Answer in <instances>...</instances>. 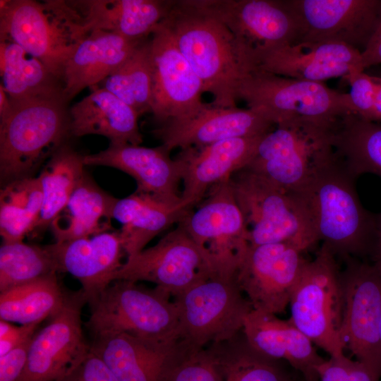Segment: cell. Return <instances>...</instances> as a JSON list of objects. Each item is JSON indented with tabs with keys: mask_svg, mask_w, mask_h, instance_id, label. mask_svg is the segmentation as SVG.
<instances>
[{
	"mask_svg": "<svg viewBox=\"0 0 381 381\" xmlns=\"http://www.w3.org/2000/svg\"><path fill=\"white\" fill-rule=\"evenodd\" d=\"M145 40L130 39L99 30L90 31L63 69L61 83L67 102L83 89L97 87L121 66Z\"/></svg>",
	"mask_w": 381,
	"mask_h": 381,
	"instance_id": "d4e9b609",
	"label": "cell"
},
{
	"mask_svg": "<svg viewBox=\"0 0 381 381\" xmlns=\"http://www.w3.org/2000/svg\"><path fill=\"white\" fill-rule=\"evenodd\" d=\"M11 108V100L1 85H0V118L5 116L9 112Z\"/></svg>",
	"mask_w": 381,
	"mask_h": 381,
	"instance_id": "c3c4849f",
	"label": "cell"
},
{
	"mask_svg": "<svg viewBox=\"0 0 381 381\" xmlns=\"http://www.w3.org/2000/svg\"><path fill=\"white\" fill-rule=\"evenodd\" d=\"M56 381H119L101 358L91 350Z\"/></svg>",
	"mask_w": 381,
	"mask_h": 381,
	"instance_id": "60d3db41",
	"label": "cell"
},
{
	"mask_svg": "<svg viewBox=\"0 0 381 381\" xmlns=\"http://www.w3.org/2000/svg\"><path fill=\"white\" fill-rule=\"evenodd\" d=\"M86 303L81 289L67 292L61 310L34 335L18 381H56L88 353L81 320Z\"/></svg>",
	"mask_w": 381,
	"mask_h": 381,
	"instance_id": "2e32d148",
	"label": "cell"
},
{
	"mask_svg": "<svg viewBox=\"0 0 381 381\" xmlns=\"http://www.w3.org/2000/svg\"><path fill=\"white\" fill-rule=\"evenodd\" d=\"M0 73L1 85L11 101L64 97L61 80L40 60L13 42L0 41Z\"/></svg>",
	"mask_w": 381,
	"mask_h": 381,
	"instance_id": "4dcf8cb0",
	"label": "cell"
},
{
	"mask_svg": "<svg viewBox=\"0 0 381 381\" xmlns=\"http://www.w3.org/2000/svg\"><path fill=\"white\" fill-rule=\"evenodd\" d=\"M264 135L231 138L184 150L179 157L183 164L182 200L191 207L196 206L214 186L246 167Z\"/></svg>",
	"mask_w": 381,
	"mask_h": 381,
	"instance_id": "cb8c5ba5",
	"label": "cell"
},
{
	"mask_svg": "<svg viewBox=\"0 0 381 381\" xmlns=\"http://www.w3.org/2000/svg\"><path fill=\"white\" fill-rule=\"evenodd\" d=\"M300 43L337 42L361 52L381 30V0H290Z\"/></svg>",
	"mask_w": 381,
	"mask_h": 381,
	"instance_id": "e0dca14e",
	"label": "cell"
},
{
	"mask_svg": "<svg viewBox=\"0 0 381 381\" xmlns=\"http://www.w3.org/2000/svg\"><path fill=\"white\" fill-rule=\"evenodd\" d=\"M335 255L325 246L307 260L292 291L291 322L330 357L344 355V291Z\"/></svg>",
	"mask_w": 381,
	"mask_h": 381,
	"instance_id": "ba28073f",
	"label": "cell"
},
{
	"mask_svg": "<svg viewBox=\"0 0 381 381\" xmlns=\"http://www.w3.org/2000/svg\"><path fill=\"white\" fill-rule=\"evenodd\" d=\"M67 292L56 274L0 292V319L20 325L39 323L56 314Z\"/></svg>",
	"mask_w": 381,
	"mask_h": 381,
	"instance_id": "e575fe53",
	"label": "cell"
},
{
	"mask_svg": "<svg viewBox=\"0 0 381 381\" xmlns=\"http://www.w3.org/2000/svg\"><path fill=\"white\" fill-rule=\"evenodd\" d=\"M355 180L337 156L301 194L319 241L343 260L370 256L375 236V214L362 205Z\"/></svg>",
	"mask_w": 381,
	"mask_h": 381,
	"instance_id": "3957f363",
	"label": "cell"
},
{
	"mask_svg": "<svg viewBox=\"0 0 381 381\" xmlns=\"http://www.w3.org/2000/svg\"><path fill=\"white\" fill-rule=\"evenodd\" d=\"M168 381H222L214 359L205 347L190 354L174 370Z\"/></svg>",
	"mask_w": 381,
	"mask_h": 381,
	"instance_id": "f35d334b",
	"label": "cell"
},
{
	"mask_svg": "<svg viewBox=\"0 0 381 381\" xmlns=\"http://www.w3.org/2000/svg\"><path fill=\"white\" fill-rule=\"evenodd\" d=\"M88 32L73 1H0V41L19 45L61 82L65 64Z\"/></svg>",
	"mask_w": 381,
	"mask_h": 381,
	"instance_id": "5b68a950",
	"label": "cell"
},
{
	"mask_svg": "<svg viewBox=\"0 0 381 381\" xmlns=\"http://www.w3.org/2000/svg\"><path fill=\"white\" fill-rule=\"evenodd\" d=\"M56 273V265L47 246L23 241L3 242L1 246L0 292Z\"/></svg>",
	"mask_w": 381,
	"mask_h": 381,
	"instance_id": "74e56055",
	"label": "cell"
},
{
	"mask_svg": "<svg viewBox=\"0 0 381 381\" xmlns=\"http://www.w3.org/2000/svg\"><path fill=\"white\" fill-rule=\"evenodd\" d=\"M85 166H105L117 169L133 177L136 192L152 195L170 204L181 198L183 164L172 159L162 145L146 147L125 143H109L107 148L83 156Z\"/></svg>",
	"mask_w": 381,
	"mask_h": 381,
	"instance_id": "7402d4cb",
	"label": "cell"
},
{
	"mask_svg": "<svg viewBox=\"0 0 381 381\" xmlns=\"http://www.w3.org/2000/svg\"><path fill=\"white\" fill-rule=\"evenodd\" d=\"M181 339L194 350L229 340L253 310L236 273L215 272L173 297Z\"/></svg>",
	"mask_w": 381,
	"mask_h": 381,
	"instance_id": "9c48e42d",
	"label": "cell"
},
{
	"mask_svg": "<svg viewBox=\"0 0 381 381\" xmlns=\"http://www.w3.org/2000/svg\"><path fill=\"white\" fill-rule=\"evenodd\" d=\"M236 97L248 108L264 113L275 125L291 118L331 120L355 113L348 93L323 83L256 69L239 83Z\"/></svg>",
	"mask_w": 381,
	"mask_h": 381,
	"instance_id": "30bf717a",
	"label": "cell"
},
{
	"mask_svg": "<svg viewBox=\"0 0 381 381\" xmlns=\"http://www.w3.org/2000/svg\"><path fill=\"white\" fill-rule=\"evenodd\" d=\"M347 79L351 86L348 95L355 114L370 121L374 105L375 76L358 72L350 75Z\"/></svg>",
	"mask_w": 381,
	"mask_h": 381,
	"instance_id": "ab89813d",
	"label": "cell"
},
{
	"mask_svg": "<svg viewBox=\"0 0 381 381\" xmlns=\"http://www.w3.org/2000/svg\"><path fill=\"white\" fill-rule=\"evenodd\" d=\"M32 338L0 356V381L18 380L25 367Z\"/></svg>",
	"mask_w": 381,
	"mask_h": 381,
	"instance_id": "7bdbcfd3",
	"label": "cell"
},
{
	"mask_svg": "<svg viewBox=\"0 0 381 381\" xmlns=\"http://www.w3.org/2000/svg\"><path fill=\"white\" fill-rule=\"evenodd\" d=\"M0 118V180L2 186L33 177L71 136L63 95L11 101Z\"/></svg>",
	"mask_w": 381,
	"mask_h": 381,
	"instance_id": "277c9868",
	"label": "cell"
},
{
	"mask_svg": "<svg viewBox=\"0 0 381 381\" xmlns=\"http://www.w3.org/2000/svg\"><path fill=\"white\" fill-rule=\"evenodd\" d=\"M370 257L372 264L381 274V212L375 214V231Z\"/></svg>",
	"mask_w": 381,
	"mask_h": 381,
	"instance_id": "bcb514c9",
	"label": "cell"
},
{
	"mask_svg": "<svg viewBox=\"0 0 381 381\" xmlns=\"http://www.w3.org/2000/svg\"><path fill=\"white\" fill-rule=\"evenodd\" d=\"M380 348H381V320L380 323Z\"/></svg>",
	"mask_w": 381,
	"mask_h": 381,
	"instance_id": "681fc988",
	"label": "cell"
},
{
	"mask_svg": "<svg viewBox=\"0 0 381 381\" xmlns=\"http://www.w3.org/2000/svg\"><path fill=\"white\" fill-rule=\"evenodd\" d=\"M85 166L83 156L66 143L44 164L37 176L42 191V207L31 236H38L50 227L83 179Z\"/></svg>",
	"mask_w": 381,
	"mask_h": 381,
	"instance_id": "1f68e13d",
	"label": "cell"
},
{
	"mask_svg": "<svg viewBox=\"0 0 381 381\" xmlns=\"http://www.w3.org/2000/svg\"><path fill=\"white\" fill-rule=\"evenodd\" d=\"M117 198L102 190L86 172L50 229L55 242L89 237L111 229Z\"/></svg>",
	"mask_w": 381,
	"mask_h": 381,
	"instance_id": "f546056e",
	"label": "cell"
},
{
	"mask_svg": "<svg viewBox=\"0 0 381 381\" xmlns=\"http://www.w3.org/2000/svg\"><path fill=\"white\" fill-rule=\"evenodd\" d=\"M213 272L203 252L179 223L155 245L128 256L115 280L149 282L173 298Z\"/></svg>",
	"mask_w": 381,
	"mask_h": 381,
	"instance_id": "4fadbf2b",
	"label": "cell"
},
{
	"mask_svg": "<svg viewBox=\"0 0 381 381\" xmlns=\"http://www.w3.org/2000/svg\"><path fill=\"white\" fill-rule=\"evenodd\" d=\"M304 253L289 243L248 246L236 277L253 310L275 315L285 311L308 260Z\"/></svg>",
	"mask_w": 381,
	"mask_h": 381,
	"instance_id": "5bb4252c",
	"label": "cell"
},
{
	"mask_svg": "<svg viewBox=\"0 0 381 381\" xmlns=\"http://www.w3.org/2000/svg\"><path fill=\"white\" fill-rule=\"evenodd\" d=\"M90 350L119 381H168L194 350L183 340L160 343L120 334L93 338Z\"/></svg>",
	"mask_w": 381,
	"mask_h": 381,
	"instance_id": "44dd1931",
	"label": "cell"
},
{
	"mask_svg": "<svg viewBox=\"0 0 381 381\" xmlns=\"http://www.w3.org/2000/svg\"><path fill=\"white\" fill-rule=\"evenodd\" d=\"M139 116L151 112L153 90V62L150 36L132 55L101 83Z\"/></svg>",
	"mask_w": 381,
	"mask_h": 381,
	"instance_id": "8d00e7d4",
	"label": "cell"
},
{
	"mask_svg": "<svg viewBox=\"0 0 381 381\" xmlns=\"http://www.w3.org/2000/svg\"><path fill=\"white\" fill-rule=\"evenodd\" d=\"M42 191L38 177L11 181L0 191V234L4 243L23 241L40 217Z\"/></svg>",
	"mask_w": 381,
	"mask_h": 381,
	"instance_id": "d590c367",
	"label": "cell"
},
{
	"mask_svg": "<svg viewBox=\"0 0 381 381\" xmlns=\"http://www.w3.org/2000/svg\"><path fill=\"white\" fill-rule=\"evenodd\" d=\"M361 59L364 69L381 64V30L367 48L361 52Z\"/></svg>",
	"mask_w": 381,
	"mask_h": 381,
	"instance_id": "f6af8a7d",
	"label": "cell"
},
{
	"mask_svg": "<svg viewBox=\"0 0 381 381\" xmlns=\"http://www.w3.org/2000/svg\"><path fill=\"white\" fill-rule=\"evenodd\" d=\"M339 118L297 117L276 124L262 138L245 168L286 190L301 194L337 158L333 138Z\"/></svg>",
	"mask_w": 381,
	"mask_h": 381,
	"instance_id": "7a4b0ae2",
	"label": "cell"
},
{
	"mask_svg": "<svg viewBox=\"0 0 381 381\" xmlns=\"http://www.w3.org/2000/svg\"><path fill=\"white\" fill-rule=\"evenodd\" d=\"M192 208L185 201L170 204L136 191L117 198L112 218L122 225L119 233L127 257L145 248L152 238L174 224L181 222Z\"/></svg>",
	"mask_w": 381,
	"mask_h": 381,
	"instance_id": "f1b7e54d",
	"label": "cell"
},
{
	"mask_svg": "<svg viewBox=\"0 0 381 381\" xmlns=\"http://www.w3.org/2000/svg\"><path fill=\"white\" fill-rule=\"evenodd\" d=\"M350 360L344 354L325 360L317 367L319 381H348Z\"/></svg>",
	"mask_w": 381,
	"mask_h": 381,
	"instance_id": "ee69618b",
	"label": "cell"
},
{
	"mask_svg": "<svg viewBox=\"0 0 381 381\" xmlns=\"http://www.w3.org/2000/svg\"><path fill=\"white\" fill-rule=\"evenodd\" d=\"M180 223L215 272L236 273L250 246L249 232L229 179L214 186Z\"/></svg>",
	"mask_w": 381,
	"mask_h": 381,
	"instance_id": "8fae6325",
	"label": "cell"
},
{
	"mask_svg": "<svg viewBox=\"0 0 381 381\" xmlns=\"http://www.w3.org/2000/svg\"><path fill=\"white\" fill-rule=\"evenodd\" d=\"M339 159L356 179L363 174L381 178V124L355 113L340 117L334 131Z\"/></svg>",
	"mask_w": 381,
	"mask_h": 381,
	"instance_id": "836d02e7",
	"label": "cell"
},
{
	"mask_svg": "<svg viewBox=\"0 0 381 381\" xmlns=\"http://www.w3.org/2000/svg\"><path fill=\"white\" fill-rule=\"evenodd\" d=\"M275 124L264 113L206 104L193 116L159 126L153 133L169 152L200 147L221 140L264 135Z\"/></svg>",
	"mask_w": 381,
	"mask_h": 381,
	"instance_id": "ffe728a7",
	"label": "cell"
},
{
	"mask_svg": "<svg viewBox=\"0 0 381 381\" xmlns=\"http://www.w3.org/2000/svg\"><path fill=\"white\" fill-rule=\"evenodd\" d=\"M376 88L374 105L370 121H381V77H375Z\"/></svg>",
	"mask_w": 381,
	"mask_h": 381,
	"instance_id": "7dc6e473",
	"label": "cell"
},
{
	"mask_svg": "<svg viewBox=\"0 0 381 381\" xmlns=\"http://www.w3.org/2000/svg\"><path fill=\"white\" fill-rule=\"evenodd\" d=\"M207 348L222 381H296L282 360L267 356L252 346L243 329L233 338Z\"/></svg>",
	"mask_w": 381,
	"mask_h": 381,
	"instance_id": "d6a6232c",
	"label": "cell"
},
{
	"mask_svg": "<svg viewBox=\"0 0 381 381\" xmlns=\"http://www.w3.org/2000/svg\"><path fill=\"white\" fill-rule=\"evenodd\" d=\"M172 296L155 286L114 281L90 306L86 327L93 338L124 334L143 340H181L179 313Z\"/></svg>",
	"mask_w": 381,
	"mask_h": 381,
	"instance_id": "52a82bcc",
	"label": "cell"
},
{
	"mask_svg": "<svg viewBox=\"0 0 381 381\" xmlns=\"http://www.w3.org/2000/svg\"><path fill=\"white\" fill-rule=\"evenodd\" d=\"M87 31L99 30L144 40L167 17L174 1L74 0Z\"/></svg>",
	"mask_w": 381,
	"mask_h": 381,
	"instance_id": "83f0119b",
	"label": "cell"
},
{
	"mask_svg": "<svg viewBox=\"0 0 381 381\" xmlns=\"http://www.w3.org/2000/svg\"><path fill=\"white\" fill-rule=\"evenodd\" d=\"M162 23L200 78L204 92L212 95V104L236 107L239 83L254 69L252 50L190 0L174 1Z\"/></svg>",
	"mask_w": 381,
	"mask_h": 381,
	"instance_id": "6da1fadb",
	"label": "cell"
},
{
	"mask_svg": "<svg viewBox=\"0 0 381 381\" xmlns=\"http://www.w3.org/2000/svg\"><path fill=\"white\" fill-rule=\"evenodd\" d=\"M243 332L250 344L260 353L286 361L306 381H319L317 367L325 359L289 319L253 309Z\"/></svg>",
	"mask_w": 381,
	"mask_h": 381,
	"instance_id": "484cf974",
	"label": "cell"
},
{
	"mask_svg": "<svg viewBox=\"0 0 381 381\" xmlns=\"http://www.w3.org/2000/svg\"><path fill=\"white\" fill-rule=\"evenodd\" d=\"M47 246L57 272L68 273L78 280L89 306L115 280L126 254L119 230Z\"/></svg>",
	"mask_w": 381,
	"mask_h": 381,
	"instance_id": "603a6c76",
	"label": "cell"
},
{
	"mask_svg": "<svg viewBox=\"0 0 381 381\" xmlns=\"http://www.w3.org/2000/svg\"><path fill=\"white\" fill-rule=\"evenodd\" d=\"M254 70L322 83L363 72L361 52L337 42L285 44L252 51Z\"/></svg>",
	"mask_w": 381,
	"mask_h": 381,
	"instance_id": "d6986e66",
	"label": "cell"
},
{
	"mask_svg": "<svg viewBox=\"0 0 381 381\" xmlns=\"http://www.w3.org/2000/svg\"><path fill=\"white\" fill-rule=\"evenodd\" d=\"M153 62L151 113L159 126L193 116L206 104L202 82L161 23L150 35Z\"/></svg>",
	"mask_w": 381,
	"mask_h": 381,
	"instance_id": "ac0fdd59",
	"label": "cell"
},
{
	"mask_svg": "<svg viewBox=\"0 0 381 381\" xmlns=\"http://www.w3.org/2000/svg\"><path fill=\"white\" fill-rule=\"evenodd\" d=\"M71 135H99L109 143L140 145L143 137L138 114L128 104L103 87H95L68 110Z\"/></svg>",
	"mask_w": 381,
	"mask_h": 381,
	"instance_id": "4316f807",
	"label": "cell"
},
{
	"mask_svg": "<svg viewBox=\"0 0 381 381\" xmlns=\"http://www.w3.org/2000/svg\"><path fill=\"white\" fill-rule=\"evenodd\" d=\"M298 381H306V380L303 378H302L301 380H300Z\"/></svg>",
	"mask_w": 381,
	"mask_h": 381,
	"instance_id": "f907efd6",
	"label": "cell"
},
{
	"mask_svg": "<svg viewBox=\"0 0 381 381\" xmlns=\"http://www.w3.org/2000/svg\"><path fill=\"white\" fill-rule=\"evenodd\" d=\"M39 325L34 323L16 326L0 319V356L32 338Z\"/></svg>",
	"mask_w": 381,
	"mask_h": 381,
	"instance_id": "b9f144b4",
	"label": "cell"
},
{
	"mask_svg": "<svg viewBox=\"0 0 381 381\" xmlns=\"http://www.w3.org/2000/svg\"><path fill=\"white\" fill-rule=\"evenodd\" d=\"M245 219L250 245L289 243L306 251L319 242L304 198L244 168L229 179Z\"/></svg>",
	"mask_w": 381,
	"mask_h": 381,
	"instance_id": "8992f818",
	"label": "cell"
},
{
	"mask_svg": "<svg viewBox=\"0 0 381 381\" xmlns=\"http://www.w3.org/2000/svg\"><path fill=\"white\" fill-rule=\"evenodd\" d=\"M252 51L298 44L302 28L290 0H190Z\"/></svg>",
	"mask_w": 381,
	"mask_h": 381,
	"instance_id": "9a60e30c",
	"label": "cell"
},
{
	"mask_svg": "<svg viewBox=\"0 0 381 381\" xmlns=\"http://www.w3.org/2000/svg\"><path fill=\"white\" fill-rule=\"evenodd\" d=\"M340 276L344 291L342 337L356 359L381 377V274L372 263L348 258Z\"/></svg>",
	"mask_w": 381,
	"mask_h": 381,
	"instance_id": "7c38bea8",
	"label": "cell"
}]
</instances>
